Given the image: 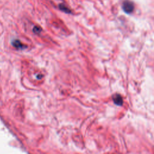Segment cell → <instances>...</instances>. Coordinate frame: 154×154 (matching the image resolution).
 <instances>
[{
  "label": "cell",
  "mask_w": 154,
  "mask_h": 154,
  "mask_svg": "<svg viewBox=\"0 0 154 154\" xmlns=\"http://www.w3.org/2000/svg\"><path fill=\"white\" fill-rule=\"evenodd\" d=\"M122 9L126 13H131L134 10V4L130 0H124L122 2Z\"/></svg>",
  "instance_id": "6da1fadb"
},
{
  "label": "cell",
  "mask_w": 154,
  "mask_h": 154,
  "mask_svg": "<svg viewBox=\"0 0 154 154\" xmlns=\"http://www.w3.org/2000/svg\"><path fill=\"white\" fill-rule=\"evenodd\" d=\"M42 31V29L40 27L38 26H35L33 28V31L34 33H36V34H38L40 32V31Z\"/></svg>",
  "instance_id": "5b68a950"
},
{
  "label": "cell",
  "mask_w": 154,
  "mask_h": 154,
  "mask_svg": "<svg viewBox=\"0 0 154 154\" xmlns=\"http://www.w3.org/2000/svg\"><path fill=\"white\" fill-rule=\"evenodd\" d=\"M58 7H59L60 10H61L63 12H64L66 13H71V10L69 8H67L64 4H59Z\"/></svg>",
  "instance_id": "3957f363"
},
{
  "label": "cell",
  "mask_w": 154,
  "mask_h": 154,
  "mask_svg": "<svg viewBox=\"0 0 154 154\" xmlns=\"http://www.w3.org/2000/svg\"><path fill=\"white\" fill-rule=\"evenodd\" d=\"M112 100L114 103L118 106H122L123 103V100L122 96L117 93L112 96Z\"/></svg>",
  "instance_id": "7a4b0ae2"
},
{
  "label": "cell",
  "mask_w": 154,
  "mask_h": 154,
  "mask_svg": "<svg viewBox=\"0 0 154 154\" xmlns=\"http://www.w3.org/2000/svg\"><path fill=\"white\" fill-rule=\"evenodd\" d=\"M13 45L14 47L16 48L17 49H23L24 47H26L25 46H23L19 40H14L13 42Z\"/></svg>",
  "instance_id": "277c9868"
}]
</instances>
